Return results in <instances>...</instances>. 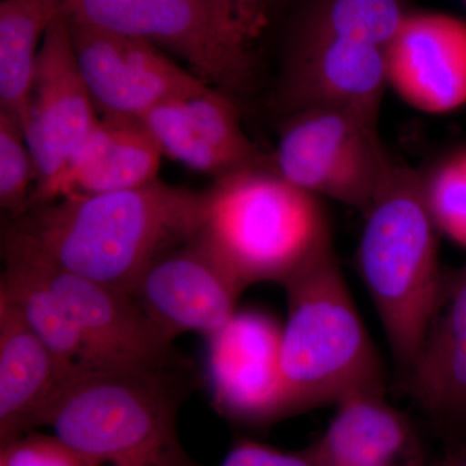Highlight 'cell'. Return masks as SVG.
Listing matches in <instances>:
<instances>
[{
  "instance_id": "6da1fadb",
  "label": "cell",
  "mask_w": 466,
  "mask_h": 466,
  "mask_svg": "<svg viewBox=\"0 0 466 466\" xmlns=\"http://www.w3.org/2000/svg\"><path fill=\"white\" fill-rule=\"evenodd\" d=\"M205 202V191L161 179L127 191L66 196L8 218L2 240L130 293L155 260L198 235Z\"/></svg>"
},
{
  "instance_id": "7a4b0ae2",
  "label": "cell",
  "mask_w": 466,
  "mask_h": 466,
  "mask_svg": "<svg viewBox=\"0 0 466 466\" xmlns=\"http://www.w3.org/2000/svg\"><path fill=\"white\" fill-rule=\"evenodd\" d=\"M187 367H118L69 383L43 419L87 466H201L184 449L177 415Z\"/></svg>"
},
{
  "instance_id": "3957f363",
  "label": "cell",
  "mask_w": 466,
  "mask_h": 466,
  "mask_svg": "<svg viewBox=\"0 0 466 466\" xmlns=\"http://www.w3.org/2000/svg\"><path fill=\"white\" fill-rule=\"evenodd\" d=\"M284 287L283 419L360 392H385L381 359L355 308L333 245L319 251Z\"/></svg>"
},
{
  "instance_id": "277c9868",
  "label": "cell",
  "mask_w": 466,
  "mask_h": 466,
  "mask_svg": "<svg viewBox=\"0 0 466 466\" xmlns=\"http://www.w3.org/2000/svg\"><path fill=\"white\" fill-rule=\"evenodd\" d=\"M355 265L403 376L440 300L444 271L421 170L392 162L370 210Z\"/></svg>"
},
{
  "instance_id": "5b68a950",
  "label": "cell",
  "mask_w": 466,
  "mask_h": 466,
  "mask_svg": "<svg viewBox=\"0 0 466 466\" xmlns=\"http://www.w3.org/2000/svg\"><path fill=\"white\" fill-rule=\"evenodd\" d=\"M205 198L198 238L245 289L267 281L284 285L332 245L321 198L272 164L216 177Z\"/></svg>"
},
{
  "instance_id": "8992f818",
  "label": "cell",
  "mask_w": 466,
  "mask_h": 466,
  "mask_svg": "<svg viewBox=\"0 0 466 466\" xmlns=\"http://www.w3.org/2000/svg\"><path fill=\"white\" fill-rule=\"evenodd\" d=\"M271 162L303 191L364 216L394 161L379 124L341 110L309 109L285 118Z\"/></svg>"
},
{
  "instance_id": "52a82bcc",
  "label": "cell",
  "mask_w": 466,
  "mask_h": 466,
  "mask_svg": "<svg viewBox=\"0 0 466 466\" xmlns=\"http://www.w3.org/2000/svg\"><path fill=\"white\" fill-rule=\"evenodd\" d=\"M63 16L152 43L232 96L253 79V51L228 35L214 0H66Z\"/></svg>"
},
{
  "instance_id": "ba28073f",
  "label": "cell",
  "mask_w": 466,
  "mask_h": 466,
  "mask_svg": "<svg viewBox=\"0 0 466 466\" xmlns=\"http://www.w3.org/2000/svg\"><path fill=\"white\" fill-rule=\"evenodd\" d=\"M66 18L76 63L100 116L140 118L208 87L152 43Z\"/></svg>"
},
{
  "instance_id": "9c48e42d",
  "label": "cell",
  "mask_w": 466,
  "mask_h": 466,
  "mask_svg": "<svg viewBox=\"0 0 466 466\" xmlns=\"http://www.w3.org/2000/svg\"><path fill=\"white\" fill-rule=\"evenodd\" d=\"M20 254L60 300L86 339L112 367H187L173 342L156 327L128 291L52 265L25 248L2 240Z\"/></svg>"
},
{
  "instance_id": "30bf717a",
  "label": "cell",
  "mask_w": 466,
  "mask_h": 466,
  "mask_svg": "<svg viewBox=\"0 0 466 466\" xmlns=\"http://www.w3.org/2000/svg\"><path fill=\"white\" fill-rule=\"evenodd\" d=\"M383 48L341 39L285 41L276 103L285 116L341 110L380 125L388 90Z\"/></svg>"
},
{
  "instance_id": "8fae6325",
  "label": "cell",
  "mask_w": 466,
  "mask_h": 466,
  "mask_svg": "<svg viewBox=\"0 0 466 466\" xmlns=\"http://www.w3.org/2000/svg\"><path fill=\"white\" fill-rule=\"evenodd\" d=\"M99 118L61 15L43 38L24 127L36 170L33 204Z\"/></svg>"
},
{
  "instance_id": "7c38bea8",
  "label": "cell",
  "mask_w": 466,
  "mask_h": 466,
  "mask_svg": "<svg viewBox=\"0 0 466 466\" xmlns=\"http://www.w3.org/2000/svg\"><path fill=\"white\" fill-rule=\"evenodd\" d=\"M283 328L265 312L236 311L208 337V375L220 415L245 425L283 420Z\"/></svg>"
},
{
  "instance_id": "4fadbf2b",
  "label": "cell",
  "mask_w": 466,
  "mask_h": 466,
  "mask_svg": "<svg viewBox=\"0 0 466 466\" xmlns=\"http://www.w3.org/2000/svg\"><path fill=\"white\" fill-rule=\"evenodd\" d=\"M244 290L196 235L155 260L130 294L173 342L184 333L213 336L236 314Z\"/></svg>"
},
{
  "instance_id": "5bb4252c",
  "label": "cell",
  "mask_w": 466,
  "mask_h": 466,
  "mask_svg": "<svg viewBox=\"0 0 466 466\" xmlns=\"http://www.w3.org/2000/svg\"><path fill=\"white\" fill-rule=\"evenodd\" d=\"M388 86L410 108L441 116L466 106V20L412 9L385 51Z\"/></svg>"
},
{
  "instance_id": "9a60e30c",
  "label": "cell",
  "mask_w": 466,
  "mask_h": 466,
  "mask_svg": "<svg viewBox=\"0 0 466 466\" xmlns=\"http://www.w3.org/2000/svg\"><path fill=\"white\" fill-rule=\"evenodd\" d=\"M404 377L412 400L466 441V263L444 271L433 318Z\"/></svg>"
},
{
  "instance_id": "2e32d148",
  "label": "cell",
  "mask_w": 466,
  "mask_h": 466,
  "mask_svg": "<svg viewBox=\"0 0 466 466\" xmlns=\"http://www.w3.org/2000/svg\"><path fill=\"white\" fill-rule=\"evenodd\" d=\"M162 157L142 119L100 116L33 207L66 196L127 191L147 186L159 179Z\"/></svg>"
},
{
  "instance_id": "e0dca14e",
  "label": "cell",
  "mask_w": 466,
  "mask_h": 466,
  "mask_svg": "<svg viewBox=\"0 0 466 466\" xmlns=\"http://www.w3.org/2000/svg\"><path fill=\"white\" fill-rule=\"evenodd\" d=\"M336 406L327 431L305 450L318 466L428 464L415 426L385 392H360Z\"/></svg>"
},
{
  "instance_id": "ac0fdd59",
  "label": "cell",
  "mask_w": 466,
  "mask_h": 466,
  "mask_svg": "<svg viewBox=\"0 0 466 466\" xmlns=\"http://www.w3.org/2000/svg\"><path fill=\"white\" fill-rule=\"evenodd\" d=\"M67 385L50 349L0 296V446L42 426Z\"/></svg>"
},
{
  "instance_id": "d6986e66",
  "label": "cell",
  "mask_w": 466,
  "mask_h": 466,
  "mask_svg": "<svg viewBox=\"0 0 466 466\" xmlns=\"http://www.w3.org/2000/svg\"><path fill=\"white\" fill-rule=\"evenodd\" d=\"M5 269L0 296L20 309L26 323L50 349L69 383L112 367L86 339L47 284L24 257L2 249Z\"/></svg>"
},
{
  "instance_id": "ffe728a7",
  "label": "cell",
  "mask_w": 466,
  "mask_h": 466,
  "mask_svg": "<svg viewBox=\"0 0 466 466\" xmlns=\"http://www.w3.org/2000/svg\"><path fill=\"white\" fill-rule=\"evenodd\" d=\"M66 0L0 2V112L25 127L30 90L43 38Z\"/></svg>"
},
{
  "instance_id": "44dd1931",
  "label": "cell",
  "mask_w": 466,
  "mask_h": 466,
  "mask_svg": "<svg viewBox=\"0 0 466 466\" xmlns=\"http://www.w3.org/2000/svg\"><path fill=\"white\" fill-rule=\"evenodd\" d=\"M410 11L407 0H300L287 41L341 39L386 50Z\"/></svg>"
},
{
  "instance_id": "7402d4cb",
  "label": "cell",
  "mask_w": 466,
  "mask_h": 466,
  "mask_svg": "<svg viewBox=\"0 0 466 466\" xmlns=\"http://www.w3.org/2000/svg\"><path fill=\"white\" fill-rule=\"evenodd\" d=\"M183 104L196 130L223 158L231 173L272 164L271 157L263 155L242 128L240 112L232 95L208 86L183 99Z\"/></svg>"
},
{
  "instance_id": "603a6c76",
  "label": "cell",
  "mask_w": 466,
  "mask_h": 466,
  "mask_svg": "<svg viewBox=\"0 0 466 466\" xmlns=\"http://www.w3.org/2000/svg\"><path fill=\"white\" fill-rule=\"evenodd\" d=\"M164 157L189 170L213 175L231 173L223 158L208 146L193 126L183 99L158 104L140 116Z\"/></svg>"
},
{
  "instance_id": "cb8c5ba5",
  "label": "cell",
  "mask_w": 466,
  "mask_h": 466,
  "mask_svg": "<svg viewBox=\"0 0 466 466\" xmlns=\"http://www.w3.org/2000/svg\"><path fill=\"white\" fill-rule=\"evenodd\" d=\"M421 180L438 232L466 250V147L421 170Z\"/></svg>"
},
{
  "instance_id": "d4e9b609",
  "label": "cell",
  "mask_w": 466,
  "mask_h": 466,
  "mask_svg": "<svg viewBox=\"0 0 466 466\" xmlns=\"http://www.w3.org/2000/svg\"><path fill=\"white\" fill-rule=\"evenodd\" d=\"M36 170L23 128L0 112V207L8 218L25 214L33 207Z\"/></svg>"
},
{
  "instance_id": "484cf974",
  "label": "cell",
  "mask_w": 466,
  "mask_h": 466,
  "mask_svg": "<svg viewBox=\"0 0 466 466\" xmlns=\"http://www.w3.org/2000/svg\"><path fill=\"white\" fill-rule=\"evenodd\" d=\"M0 462L5 466H87L57 435L32 431L0 446Z\"/></svg>"
},
{
  "instance_id": "4316f807",
  "label": "cell",
  "mask_w": 466,
  "mask_h": 466,
  "mask_svg": "<svg viewBox=\"0 0 466 466\" xmlns=\"http://www.w3.org/2000/svg\"><path fill=\"white\" fill-rule=\"evenodd\" d=\"M220 23L233 41L253 51L265 32L275 0H214Z\"/></svg>"
},
{
  "instance_id": "83f0119b",
  "label": "cell",
  "mask_w": 466,
  "mask_h": 466,
  "mask_svg": "<svg viewBox=\"0 0 466 466\" xmlns=\"http://www.w3.org/2000/svg\"><path fill=\"white\" fill-rule=\"evenodd\" d=\"M219 466H318L305 450L288 452L259 441L240 440Z\"/></svg>"
},
{
  "instance_id": "f1b7e54d",
  "label": "cell",
  "mask_w": 466,
  "mask_h": 466,
  "mask_svg": "<svg viewBox=\"0 0 466 466\" xmlns=\"http://www.w3.org/2000/svg\"><path fill=\"white\" fill-rule=\"evenodd\" d=\"M425 466H466V441H461L446 455L428 462Z\"/></svg>"
},
{
  "instance_id": "f546056e",
  "label": "cell",
  "mask_w": 466,
  "mask_h": 466,
  "mask_svg": "<svg viewBox=\"0 0 466 466\" xmlns=\"http://www.w3.org/2000/svg\"><path fill=\"white\" fill-rule=\"evenodd\" d=\"M462 3H464V5L466 7V0H461Z\"/></svg>"
},
{
  "instance_id": "4dcf8cb0",
  "label": "cell",
  "mask_w": 466,
  "mask_h": 466,
  "mask_svg": "<svg viewBox=\"0 0 466 466\" xmlns=\"http://www.w3.org/2000/svg\"><path fill=\"white\" fill-rule=\"evenodd\" d=\"M276 2H281V0H275V5H276Z\"/></svg>"
},
{
  "instance_id": "1f68e13d",
  "label": "cell",
  "mask_w": 466,
  "mask_h": 466,
  "mask_svg": "<svg viewBox=\"0 0 466 466\" xmlns=\"http://www.w3.org/2000/svg\"><path fill=\"white\" fill-rule=\"evenodd\" d=\"M0 466H5V464H2V462H0Z\"/></svg>"
}]
</instances>
